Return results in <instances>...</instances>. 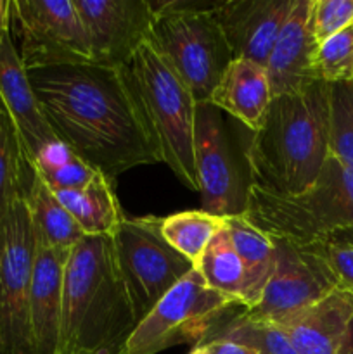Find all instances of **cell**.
Listing matches in <instances>:
<instances>
[{"label": "cell", "instance_id": "obj_1", "mask_svg": "<svg viewBox=\"0 0 353 354\" xmlns=\"http://www.w3.org/2000/svg\"><path fill=\"white\" fill-rule=\"evenodd\" d=\"M28 75L55 137L111 182L137 166L163 162L127 66L90 62Z\"/></svg>", "mask_w": 353, "mask_h": 354}, {"label": "cell", "instance_id": "obj_2", "mask_svg": "<svg viewBox=\"0 0 353 354\" xmlns=\"http://www.w3.org/2000/svg\"><path fill=\"white\" fill-rule=\"evenodd\" d=\"M137 324L113 237H83L64 266L55 354H121Z\"/></svg>", "mask_w": 353, "mask_h": 354}, {"label": "cell", "instance_id": "obj_3", "mask_svg": "<svg viewBox=\"0 0 353 354\" xmlns=\"http://www.w3.org/2000/svg\"><path fill=\"white\" fill-rule=\"evenodd\" d=\"M244 156L251 185L287 196L308 189L329 158V83L272 97Z\"/></svg>", "mask_w": 353, "mask_h": 354}, {"label": "cell", "instance_id": "obj_4", "mask_svg": "<svg viewBox=\"0 0 353 354\" xmlns=\"http://www.w3.org/2000/svg\"><path fill=\"white\" fill-rule=\"evenodd\" d=\"M242 216L273 241L294 245L325 241L353 227V169L329 156L317 180L300 194L251 185Z\"/></svg>", "mask_w": 353, "mask_h": 354}, {"label": "cell", "instance_id": "obj_5", "mask_svg": "<svg viewBox=\"0 0 353 354\" xmlns=\"http://www.w3.org/2000/svg\"><path fill=\"white\" fill-rule=\"evenodd\" d=\"M220 0L152 2L156 14L149 41L192 93L196 104L210 102L234 52L211 10Z\"/></svg>", "mask_w": 353, "mask_h": 354}, {"label": "cell", "instance_id": "obj_6", "mask_svg": "<svg viewBox=\"0 0 353 354\" xmlns=\"http://www.w3.org/2000/svg\"><path fill=\"white\" fill-rule=\"evenodd\" d=\"M127 68L156 135L163 162L180 183L199 192L194 162L196 100L192 93L149 40L135 52Z\"/></svg>", "mask_w": 353, "mask_h": 354}, {"label": "cell", "instance_id": "obj_7", "mask_svg": "<svg viewBox=\"0 0 353 354\" xmlns=\"http://www.w3.org/2000/svg\"><path fill=\"white\" fill-rule=\"evenodd\" d=\"M234 308L241 306L208 287L194 268L138 322L121 354H158L173 346L201 344Z\"/></svg>", "mask_w": 353, "mask_h": 354}, {"label": "cell", "instance_id": "obj_8", "mask_svg": "<svg viewBox=\"0 0 353 354\" xmlns=\"http://www.w3.org/2000/svg\"><path fill=\"white\" fill-rule=\"evenodd\" d=\"M194 162L201 209L220 218L242 216L251 187L246 156L244 152L239 154L224 111L211 102L196 104Z\"/></svg>", "mask_w": 353, "mask_h": 354}, {"label": "cell", "instance_id": "obj_9", "mask_svg": "<svg viewBox=\"0 0 353 354\" xmlns=\"http://www.w3.org/2000/svg\"><path fill=\"white\" fill-rule=\"evenodd\" d=\"M161 223L158 216H125L113 235L118 266L138 322L194 270L192 263L165 241Z\"/></svg>", "mask_w": 353, "mask_h": 354}, {"label": "cell", "instance_id": "obj_10", "mask_svg": "<svg viewBox=\"0 0 353 354\" xmlns=\"http://www.w3.org/2000/svg\"><path fill=\"white\" fill-rule=\"evenodd\" d=\"M10 33L28 73L92 62L75 0H10Z\"/></svg>", "mask_w": 353, "mask_h": 354}, {"label": "cell", "instance_id": "obj_11", "mask_svg": "<svg viewBox=\"0 0 353 354\" xmlns=\"http://www.w3.org/2000/svg\"><path fill=\"white\" fill-rule=\"evenodd\" d=\"M33 225L24 196L14 201L0 228V351L33 354L30 290L33 277Z\"/></svg>", "mask_w": 353, "mask_h": 354}, {"label": "cell", "instance_id": "obj_12", "mask_svg": "<svg viewBox=\"0 0 353 354\" xmlns=\"http://www.w3.org/2000/svg\"><path fill=\"white\" fill-rule=\"evenodd\" d=\"M338 290L324 259L311 245L275 241V263L260 303L242 315L279 325Z\"/></svg>", "mask_w": 353, "mask_h": 354}, {"label": "cell", "instance_id": "obj_13", "mask_svg": "<svg viewBox=\"0 0 353 354\" xmlns=\"http://www.w3.org/2000/svg\"><path fill=\"white\" fill-rule=\"evenodd\" d=\"M92 64L125 68L149 40L156 14L149 0H75Z\"/></svg>", "mask_w": 353, "mask_h": 354}, {"label": "cell", "instance_id": "obj_14", "mask_svg": "<svg viewBox=\"0 0 353 354\" xmlns=\"http://www.w3.org/2000/svg\"><path fill=\"white\" fill-rule=\"evenodd\" d=\"M294 0H220L211 10L234 57L265 68Z\"/></svg>", "mask_w": 353, "mask_h": 354}, {"label": "cell", "instance_id": "obj_15", "mask_svg": "<svg viewBox=\"0 0 353 354\" xmlns=\"http://www.w3.org/2000/svg\"><path fill=\"white\" fill-rule=\"evenodd\" d=\"M0 99L16 123L30 162L45 145L59 140L45 120L10 28L0 31Z\"/></svg>", "mask_w": 353, "mask_h": 354}, {"label": "cell", "instance_id": "obj_16", "mask_svg": "<svg viewBox=\"0 0 353 354\" xmlns=\"http://www.w3.org/2000/svg\"><path fill=\"white\" fill-rule=\"evenodd\" d=\"M311 0H294L289 17L275 41L272 54L266 61L272 97L296 93L314 83L315 44L310 31Z\"/></svg>", "mask_w": 353, "mask_h": 354}, {"label": "cell", "instance_id": "obj_17", "mask_svg": "<svg viewBox=\"0 0 353 354\" xmlns=\"http://www.w3.org/2000/svg\"><path fill=\"white\" fill-rule=\"evenodd\" d=\"M69 254L37 245L30 290V332L33 354H55L62 313V280Z\"/></svg>", "mask_w": 353, "mask_h": 354}, {"label": "cell", "instance_id": "obj_18", "mask_svg": "<svg viewBox=\"0 0 353 354\" xmlns=\"http://www.w3.org/2000/svg\"><path fill=\"white\" fill-rule=\"evenodd\" d=\"M353 317V296L334 290L277 327L298 354H339Z\"/></svg>", "mask_w": 353, "mask_h": 354}, {"label": "cell", "instance_id": "obj_19", "mask_svg": "<svg viewBox=\"0 0 353 354\" xmlns=\"http://www.w3.org/2000/svg\"><path fill=\"white\" fill-rule=\"evenodd\" d=\"M210 102L244 128L256 131L272 102L265 68L248 59L235 57L211 93Z\"/></svg>", "mask_w": 353, "mask_h": 354}, {"label": "cell", "instance_id": "obj_20", "mask_svg": "<svg viewBox=\"0 0 353 354\" xmlns=\"http://www.w3.org/2000/svg\"><path fill=\"white\" fill-rule=\"evenodd\" d=\"M85 237H113L125 214L114 194V182L102 173L78 190L54 192Z\"/></svg>", "mask_w": 353, "mask_h": 354}, {"label": "cell", "instance_id": "obj_21", "mask_svg": "<svg viewBox=\"0 0 353 354\" xmlns=\"http://www.w3.org/2000/svg\"><path fill=\"white\" fill-rule=\"evenodd\" d=\"M24 201L30 211L37 245L69 254L73 248L83 241L85 235L76 221L37 173H33Z\"/></svg>", "mask_w": 353, "mask_h": 354}, {"label": "cell", "instance_id": "obj_22", "mask_svg": "<svg viewBox=\"0 0 353 354\" xmlns=\"http://www.w3.org/2000/svg\"><path fill=\"white\" fill-rule=\"evenodd\" d=\"M228 237L246 270L242 308L251 310L260 303L273 272L275 241L253 227L244 216L225 218Z\"/></svg>", "mask_w": 353, "mask_h": 354}, {"label": "cell", "instance_id": "obj_23", "mask_svg": "<svg viewBox=\"0 0 353 354\" xmlns=\"http://www.w3.org/2000/svg\"><path fill=\"white\" fill-rule=\"evenodd\" d=\"M33 173L23 138L0 99V228L14 201L26 194Z\"/></svg>", "mask_w": 353, "mask_h": 354}, {"label": "cell", "instance_id": "obj_24", "mask_svg": "<svg viewBox=\"0 0 353 354\" xmlns=\"http://www.w3.org/2000/svg\"><path fill=\"white\" fill-rule=\"evenodd\" d=\"M224 227L225 218L213 216L203 209L182 211L163 218L161 234L176 252L197 268L208 245Z\"/></svg>", "mask_w": 353, "mask_h": 354}, {"label": "cell", "instance_id": "obj_25", "mask_svg": "<svg viewBox=\"0 0 353 354\" xmlns=\"http://www.w3.org/2000/svg\"><path fill=\"white\" fill-rule=\"evenodd\" d=\"M196 270L201 273L208 287L230 297L242 308L246 270L232 245L227 227H224L215 235Z\"/></svg>", "mask_w": 353, "mask_h": 354}, {"label": "cell", "instance_id": "obj_26", "mask_svg": "<svg viewBox=\"0 0 353 354\" xmlns=\"http://www.w3.org/2000/svg\"><path fill=\"white\" fill-rule=\"evenodd\" d=\"M31 166L52 192L83 189L99 173L61 140L45 145Z\"/></svg>", "mask_w": 353, "mask_h": 354}, {"label": "cell", "instance_id": "obj_27", "mask_svg": "<svg viewBox=\"0 0 353 354\" xmlns=\"http://www.w3.org/2000/svg\"><path fill=\"white\" fill-rule=\"evenodd\" d=\"M210 339H230L255 348L262 354H298L296 349L277 325L263 320H253L241 313L225 318L213 330ZM208 339V341H210Z\"/></svg>", "mask_w": 353, "mask_h": 354}, {"label": "cell", "instance_id": "obj_28", "mask_svg": "<svg viewBox=\"0 0 353 354\" xmlns=\"http://www.w3.org/2000/svg\"><path fill=\"white\" fill-rule=\"evenodd\" d=\"M329 156L353 169V82L329 85Z\"/></svg>", "mask_w": 353, "mask_h": 354}, {"label": "cell", "instance_id": "obj_29", "mask_svg": "<svg viewBox=\"0 0 353 354\" xmlns=\"http://www.w3.org/2000/svg\"><path fill=\"white\" fill-rule=\"evenodd\" d=\"M311 66L315 78L329 85L353 82V24L318 45Z\"/></svg>", "mask_w": 353, "mask_h": 354}, {"label": "cell", "instance_id": "obj_30", "mask_svg": "<svg viewBox=\"0 0 353 354\" xmlns=\"http://www.w3.org/2000/svg\"><path fill=\"white\" fill-rule=\"evenodd\" d=\"M353 24V0H311L310 31L315 47Z\"/></svg>", "mask_w": 353, "mask_h": 354}, {"label": "cell", "instance_id": "obj_31", "mask_svg": "<svg viewBox=\"0 0 353 354\" xmlns=\"http://www.w3.org/2000/svg\"><path fill=\"white\" fill-rule=\"evenodd\" d=\"M325 261L336 280L338 290L353 296V248L325 239L310 244Z\"/></svg>", "mask_w": 353, "mask_h": 354}, {"label": "cell", "instance_id": "obj_32", "mask_svg": "<svg viewBox=\"0 0 353 354\" xmlns=\"http://www.w3.org/2000/svg\"><path fill=\"white\" fill-rule=\"evenodd\" d=\"M189 354H260L255 348L230 341V339H210L194 346Z\"/></svg>", "mask_w": 353, "mask_h": 354}, {"label": "cell", "instance_id": "obj_33", "mask_svg": "<svg viewBox=\"0 0 353 354\" xmlns=\"http://www.w3.org/2000/svg\"><path fill=\"white\" fill-rule=\"evenodd\" d=\"M10 28V0H0V31Z\"/></svg>", "mask_w": 353, "mask_h": 354}, {"label": "cell", "instance_id": "obj_34", "mask_svg": "<svg viewBox=\"0 0 353 354\" xmlns=\"http://www.w3.org/2000/svg\"><path fill=\"white\" fill-rule=\"evenodd\" d=\"M329 239L334 242H339V244H346V245H352L353 248V227L345 228V230L338 232V234H334L332 237H329Z\"/></svg>", "mask_w": 353, "mask_h": 354}, {"label": "cell", "instance_id": "obj_35", "mask_svg": "<svg viewBox=\"0 0 353 354\" xmlns=\"http://www.w3.org/2000/svg\"><path fill=\"white\" fill-rule=\"evenodd\" d=\"M339 354H353V317H352V322H350V325H348V330H346L345 342H343Z\"/></svg>", "mask_w": 353, "mask_h": 354}, {"label": "cell", "instance_id": "obj_36", "mask_svg": "<svg viewBox=\"0 0 353 354\" xmlns=\"http://www.w3.org/2000/svg\"><path fill=\"white\" fill-rule=\"evenodd\" d=\"M260 354H262V353H260Z\"/></svg>", "mask_w": 353, "mask_h": 354}]
</instances>
